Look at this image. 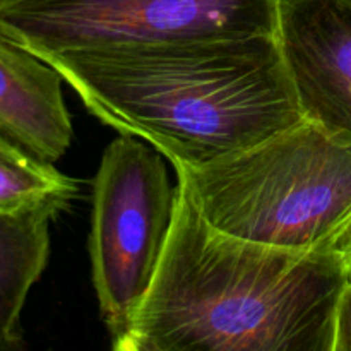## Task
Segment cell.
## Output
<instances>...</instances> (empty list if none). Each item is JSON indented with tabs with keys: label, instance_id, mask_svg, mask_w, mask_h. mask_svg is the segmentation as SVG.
Listing matches in <instances>:
<instances>
[{
	"label": "cell",
	"instance_id": "obj_1",
	"mask_svg": "<svg viewBox=\"0 0 351 351\" xmlns=\"http://www.w3.org/2000/svg\"><path fill=\"white\" fill-rule=\"evenodd\" d=\"M351 271L332 249L291 250L209 225L177 187L167 250L115 351H332Z\"/></svg>",
	"mask_w": 351,
	"mask_h": 351
},
{
	"label": "cell",
	"instance_id": "obj_2",
	"mask_svg": "<svg viewBox=\"0 0 351 351\" xmlns=\"http://www.w3.org/2000/svg\"><path fill=\"white\" fill-rule=\"evenodd\" d=\"M91 115L173 167H202L304 119L276 34L171 41L43 58Z\"/></svg>",
	"mask_w": 351,
	"mask_h": 351
},
{
	"label": "cell",
	"instance_id": "obj_3",
	"mask_svg": "<svg viewBox=\"0 0 351 351\" xmlns=\"http://www.w3.org/2000/svg\"><path fill=\"white\" fill-rule=\"evenodd\" d=\"M173 168L209 225L250 242L326 250L351 219V144L307 119L202 167Z\"/></svg>",
	"mask_w": 351,
	"mask_h": 351
},
{
	"label": "cell",
	"instance_id": "obj_4",
	"mask_svg": "<svg viewBox=\"0 0 351 351\" xmlns=\"http://www.w3.org/2000/svg\"><path fill=\"white\" fill-rule=\"evenodd\" d=\"M177 206L163 154L120 134L93 184L89 259L99 315L112 343L130 329L167 250Z\"/></svg>",
	"mask_w": 351,
	"mask_h": 351
},
{
	"label": "cell",
	"instance_id": "obj_5",
	"mask_svg": "<svg viewBox=\"0 0 351 351\" xmlns=\"http://www.w3.org/2000/svg\"><path fill=\"white\" fill-rule=\"evenodd\" d=\"M278 0H0V36L65 51L276 34Z\"/></svg>",
	"mask_w": 351,
	"mask_h": 351
},
{
	"label": "cell",
	"instance_id": "obj_6",
	"mask_svg": "<svg viewBox=\"0 0 351 351\" xmlns=\"http://www.w3.org/2000/svg\"><path fill=\"white\" fill-rule=\"evenodd\" d=\"M276 36L304 119L351 144V0H278Z\"/></svg>",
	"mask_w": 351,
	"mask_h": 351
},
{
	"label": "cell",
	"instance_id": "obj_7",
	"mask_svg": "<svg viewBox=\"0 0 351 351\" xmlns=\"http://www.w3.org/2000/svg\"><path fill=\"white\" fill-rule=\"evenodd\" d=\"M62 82L50 64L0 36V132L48 163L60 160L74 137Z\"/></svg>",
	"mask_w": 351,
	"mask_h": 351
},
{
	"label": "cell",
	"instance_id": "obj_8",
	"mask_svg": "<svg viewBox=\"0 0 351 351\" xmlns=\"http://www.w3.org/2000/svg\"><path fill=\"white\" fill-rule=\"evenodd\" d=\"M53 218L45 209L0 215V351L24 346L21 314L47 269Z\"/></svg>",
	"mask_w": 351,
	"mask_h": 351
},
{
	"label": "cell",
	"instance_id": "obj_9",
	"mask_svg": "<svg viewBox=\"0 0 351 351\" xmlns=\"http://www.w3.org/2000/svg\"><path fill=\"white\" fill-rule=\"evenodd\" d=\"M81 182L0 132V215L51 211L55 216L77 199Z\"/></svg>",
	"mask_w": 351,
	"mask_h": 351
},
{
	"label": "cell",
	"instance_id": "obj_10",
	"mask_svg": "<svg viewBox=\"0 0 351 351\" xmlns=\"http://www.w3.org/2000/svg\"><path fill=\"white\" fill-rule=\"evenodd\" d=\"M332 351H351V274L336 307L335 350Z\"/></svg>",
	"mask_w": 351,
	"mask_h": 351
},
{
	"label": "cell",
	"instance_id": "obj_11",
	"mask_svg": "<svg viewBox=\"0 0 351 351\" xmlns=\"http://www.w3.org/2000/svg\"><path fill=\"white\" fill-rule=\"evenodd\" d=\"M331 249L338 254L346 264V267L351 271V219L346 223L345 228L338 233L335 242L331 243Z\"/></svg>",
	"mask_w": 351,
	"mask_h": 351
}]
</instances>
